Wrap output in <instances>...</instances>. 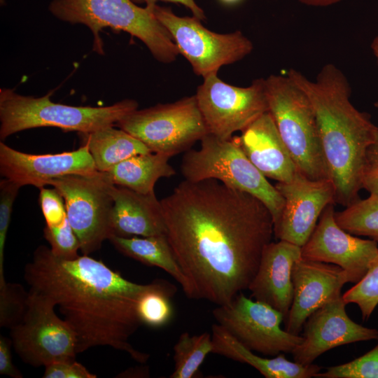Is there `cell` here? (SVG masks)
<instances>
[{"label": "cell", "instance_id": "cell-23", "mask_svg": "<svg viewBox=\"0 0 378 378\" xmlns=\"http://www.w3.org/2000/svg\"><path fill=\"white\" fill-rule=\"evenodd\" d=\"M170 157L157 153L137 154L119 162L107 172L113 183L136 192L153 193L157 181L176 174Z\"/></svg>", "mask_w": 378, "mask_h": 378}, {"label": "cell", "instance_id": "cell-27", "mask_svg": "<svg viewBox=\"0 0 378 378\" xmlns=\"http://www.w3.org/2000/svg\"><path fill=\"white\" fill-rule=\"evenodd\" d=\"M212 351L211 335L209 332L193 335L183 332L174 346V370L170 377H195L205 358Z\"/></svg>", "mask_w": 378, "mask_h": 378}, {"label": "cell", "instance_id": "cell-32", "mask_svg": "<svg viewBox=\"0 0 378 378\" xmlns=\"http://www.w3.org/2000/svg\"><path fill=\"white\" fill-rule=\"evenodd\" d=\"M43 236L52 253L60 258L74 259L79 256L80 242L68 219L57 226H46Z\"/></svg>", "mask_w": 378, "mask_h": 378}, {"label": "cell", "instance_id": "cell-4", "mask_svg": "<svg viewBox=\"0 0 378 378\" xmlns=\"http://www.w3.org/2000/svg\"><path fill=\"white\" fill-rule=\"evenodd\" d=\"M156 3L140 7L132 0H52L50 12L57 19L88 27L93 35L92 50L104 55L100 32L110 27L138 38L153 57L170 63L180 54L172 36L153 13Z\"/></svg>", "mask_w": 378, "mask_h": 378}, {"label": "cell", "instance_id": "cell-30", "mask_svg": "<svg viewBox=\"0 0 378 378\" xmlns=\"http://www.w3.org/2000/svg\"><path fill=\"white\" fill-rule=\"evenodd\" d=\"M29 292L17 283L0 285V326L13 327L22 319L28 305Z\"/></svg>", "mask_w": 378, "mask_h": 378}, {"label": "cell", "instance_id": "cell-6", "mask_svg": "<svg viewBox=\"0 0 378 378\" xmlns=\"http://www.w3.org/2000/svg\"><path fill=\"white\" fill-rule=\"evenodd\" d=\"M270 113L298 170L314 180L330 178L317 122L306 94L288 76L265 79Z\"/></svg>", "mask_w": 378, "mask_h": 378}, {"label": "cell", "instance_id": "cell-39", "mask_svg": "<svg viewBox=\"0 0 378 378\" xmlns=\"http://www.w3.org/2000/svg\"><path fill=\"white\" fill-rule=\"evenodd\" d=\"M367 158L368 164H378V126L374 141L368 150Z\"/></svg>", "mask_w": 378, "mask_h": 378}, {"label": "cell", "instance_id": "cell-29", "mask_svg": "<svg viewBox=\"0 0 378 378\" xmlns=\"http://www.w3.org/2000/svg\"><path fill=\"white\" fill-rule=\"evenodd\" d=\"M342 298L346 304L358 306L363 320L367 321L370 317L378 305V253L365 276L347 290Z\"/></svg>", "mask_w": 378, "mask_h": 378}, {"label": "cell", "instance_id": "cell-9", "mask_svg": "<svg viewBox=\"0 0 378 378\" xmlns=\"http://www.w3.org/2000/svg\"><path fill=\"white\" fill-rule=\"evenodd\" d=\"M65 204L67 219L80 242V251L89 255L111 237L113 206V183L107 172L71 174L50 180Z\"/></svg>", "mask_w": 378, "mask_h": 378}, {"label": "cell", "instance_id": "cell-42", "mask_svg": "<svg viewBox=\"0 0 378 378\" xmlns=\"http://www.w3.org/2000/svg\"><path fill=\"white\" fill-rule=\"evenodd\" d=\"M222 2L227 4H231L239 1V0H220Z\"/></svg>", "mask_w": 378, "mask_h": 378}, {"label": "cell", "instance_id": "cell-19", "mask_svg": "<svg viewBox=\"0 0 378 378\" xmlns=\"http://www.w3.org/2000/svg\"><path fill=\"white\" fill-rule=\"evenodd\" d=\"M301 258L300 246L284 240L271 241L265 247L248 288L255 300L279 311L285 320L293 298L292 269Z\"/></svg>", "mask_w": 378, "mask_h": 378}, {"label": "cell", "instance_id": "cell-8", "mask_svg": "<svg viewBox=\"0 0 378 378\" xmlns=\"http://www.w3.org/2000/svg\"><path fill=\"white\" fill-rule=\"evenodd\" d=\"M116 126L152 152L172 157L187 151L209 134L195 95L132 111Z\"/></svg>", "mask_w": 378, "mask_h": 378}, {"label": "cell", "instance_id": "cell-43", "mask_svg": "<svg viewBox=\"0 0 378 378\" xmlns=\"http://www.w3.org/2000/svg\"><path fill=\"white\" fill-rule=\"evenodd\" d=\"M374 106L378 108V101L377 102L374 103Z\"/></svg>", "mask_w": 378, "mask_h": 378}, {"label": "cell", "instance_id": "cell-31", "mask_svg": "<svg viewBox=\"0 0 378 378\" xmlns=\"http://www.w3.org/2000/svg\"><path fill=\"white\" fill-rule=\"evenodd\" d=\"M316 378H378V344L354 360L327 368L317 373Z\"/></svg>", "mask_w": 378, "mask_h": 378}, {"label": "cell", "instance_id": "cell-20", "mask_svg": "<svg viewBox=\"0 0 378 378\" xmlns=\"http://www.w3.org/2000/svg\"><path fill=\"white\" fill-rule=\"evenodd\" d=\"M241 132L233 140L267 178L288 182L299 172L269 111Z\"/></svg>", "mask_w": 378, "mask_h": 378}, {"label": "cell", "instance_id": "cell-3", "mask_svg": "<svg viewBox=\"0 0 378 378\" xmlns=\"http://www.w3.org/2000/svg\"><path fill=\"white\" fill-rule=\"evenodd\" d=\"M287 76L312 104L335 188V202L348 206L359 199L368 150L374 141L377 126L352 104L347 78L335 64H325L314 81L295 69H290Z\"/></svg>", "mask_w": 378, "mask_h": 378}, {"label": "cell", "instance_id": "cell-36", "mask_svg": "<svg viewBox=\"0 0 378 378\" xmlns=\"http://www.w3.org/2000/svg\"><path fill=\"white\" fill-rule=\"evenodd\" d=\"M11 346V339L0 336V374L13 378H22V374L12 361Z\"/></svg>", "mask_w": 378, "mask_h": 378}, {"label": "cell", "instance_id": "cell-10", "mask_svg": "<svg viewBox=\"0 0 378 378\" xmlns=\"http://www.w3.org/2000/svg\"><path fill=\"white\" fill-rule=\"evenodd\" d=\"M153 13L170 34L179 53L190 62L193 71L204 78L217 74L222 66L243 59L253 50L252 42L240 31L216 33L205 28L195 16L180 17L156 4Z\"/></svg>", "mask_w": 378, "mask_h": 378}, {"label": "cell", "instance_id": "cell-22", "mask_svg": "<svg viewBox=\"0 0 378 378\" xmlns=\"http://www.w3.org/2000/svg\"><path fill=\"white\" fill-rule=\"evenodd\" d=\"M213 354L248 364L266 378L314 377L321 367L313 363L302 365L288 360L284 353L272 358H262L247 349L220 325L211 327Z\"/></svg>", "mask_w": 378, "mask_h": 378}, {"label": "cell", "instance_id": "cell-34", "mask_svg": "<svg viewBox=\"0 0 378 378\" xmlns=\"http://www.w3.org/2000/svg\"><path fill=\"white\" fill-rule=\"evenodd\" d=\"M39 204L44 216L46 225L49 227L59 225L66 219L64 200L59 192L52 189L41 188Z\"/></svg>", "mask_w": 378, "mask_h": 378}, {"label": "cell", "instance_id": "cell-41", "mask_svg": "<svg viewBox=\"0 0 378 378\" xmlns=\"http://www.w3.org/2000/svg\"><path fill=\"white\" fill-rule=\"evenodd\" d=\"M371 48L378 63V35L372 41L371 44Z\"/></svg>", "mask_w": 378, "mask_h": 378}, {"label": "cell", "instance_id": "cell-38", "mask_svg": "<svg viewBox=\"0 0 378 378\" xmlns=\"http://www.w3.org/2000/svg\"><path fill=\"white\" fill-rule=\"evenodd\" d=\"M135 4L156 3L157 1H164L175 4H180L188 8L193 14V16L200 20L206 19L204 10L196 4L195 0H132Z\"/></svg>", "mask_w": 378, "mask_h": 378}, {"label": "cell", "instance_id": "cell-14", "mask_svg": "<svg viewBox=\"0 0 378 378\" xmlns=\"http://www.w3.org/2000/svg\"><path fill=\"white\" fill-rule=\"evenodd\" d=\"M334 204H328L307 241L301 247L305 260L336 265L356 284L365 276L378 253L377 242L346 232L336 222Z\"/></svg>", "mask_w": 378, "mask_h": 378}, {"label": "cell", "instance_id": "cell-18", "mask_svg": "<svg viewBox=\"0 0 378 378\" xmlns=\"http://www.w3.org/2000/svg\"><path fill=\"white\" fill-rule=\"evenodd\" d=\"M292 280L293 298L285 320V330L294 335H299L314 312L340 295L343 286L349 282L340 267L302 258L293 267Z\"/></svg>", "mask_w": 378, "mask_h": 378}, {"label": "cell", "instance_id": "cell-25", "mask_svg": "<svg viewBox=\"0 0 378 378\" xmlns=\"http://www.w3.org/2000/svg\"><path fill=\"white\" fill-rule=\"evenodd\" d=\"M108 240L125 255L165 271L180 284L186 294L188 290L187 279L174 257L165 234L131 237L112 235Z\"/></svg>", "mask_w": 378, "mask_h": 378}, {"label": "cell", "instance_id": "cell-17", "mask_svg": "<svg viewBox=\"0 0 378 378\" xmlns=\"http://www.w3.org/2000/svg\"><path fill=\"white\" fill-rule=\"evenodd\" d=\"M97 170L86 145L56 154H29L0 142V174L21 186L38 188L56 178L71 174H90Z\"/></svg>", "mask_w": 378, "mask_h": 378}, {"label": "cell", "instance_id": "cell-26", "mask_svg": "<svg viewBox=\"0 0 378 378\" xmlns=\"http://www.w3.org/2000/svg\"><path fill=\"white\" fill-rule=\"evenodd\" d=\"M176 290L173 284L162 279L148 284L136 303V313L141 324L152 328L167 324L173 316L171 300Z\"/></svg>", "mask_w": 378, "mask_h": 378}, {"label": "cell", "instance_id": "cell-11", "mask_svg": "<svg viewBox=\"0 0 378 378\" xmlns=\"http://www.w3.org/2000/svg\"><path fill=\"white\" fill-rule=\"evenodd\" d=\"M48 297L29 290L22 321L10 329L13 346L24 363L34 367L76 360V338L70 326L56 314Z\"/></svg>", "mask_w": 378, "mask_h": 378}, {"label": "cell", "instance_id": "cell-13", "mask_svg": "<svg viewBox=\"0 0 378 378\" xmlns=\"http://www.w3.org/2000/svg\"><path fill=\"white\" fill-rule=\"evenodd\" d=\"M212 314L217 323L241 344L265 356L292 353L303 340L302 336L281 329L285 320L281 312L241 292L230 303L217 306Z\"/></svg>", "mask_w": 378, "mask_h": 378}, {"label": "cell", "instance_id": "cell-1", "mask_svg": "<svg viewBox=\"0 0 378 378\" xmlns=\"http://www.w3.org/2000/svg\"><path fill=\"white\" fill-rule=\"evenodd\" d=\"M160 203L188 298L223 305L248 289L274 235L262 202L210 178L183 180Z\"/></svg>", "mask_w": 378, "mask_h": 378}, {"label": "cell", "instance_id": "cell-7", "mask_svg": "<svg viewBox=\"0 0 378 378\" xmlns=\"http://www.w3.org/2000/svg\"><path fill=\"white\" fill-rule=\"evenodd\" d=\"M200 141L198 150L189 149L182 158L181 172L184 180L216 179L255 196L270 210L274 228L284 205L275 186L248 160L232 138L226 140L207 134Z\"/></svg>", "mask_w": 378, "mask_h": 378}, {"label": "cell", "instance_id": "cell-21", "mask_svg": "<svg viewBox=\"0 0 378 378\" xmlns=\"http://www.w3.org/2000/svg\"><path fill=\"white\" fill-rule=\"evenodd\" d=\"M111 236L122 237L166 235L160 200L155 192L143 194L114 186Z\"/></svg>", "mask_w": 378, "mask_h": 378}, {"label": "cell", "instance_id": "cell-40", "mask_svg": "<svg viewBox=\"0 0 378 378\" xmlns=\"http://www.w3.org/2000/svg\"><path fill=\"white\" fill-rule=\"evenodd\" d=\"M302 4L314 7H326L340 2L342 0H298Z\"/></svg>", "mask_w": 378, "mask_h": 378}, {"label": "cell", "instance_id": "cell-15", "mask_svg": "<svg viewBox=\"0 0 378 378\" xmlns=\"http://www.w3.org/2000/svg\"><path fill=\"white\" fill-rule=\"evenodd\" d=\"M276 188L284 200L283 211L274 226V235L302 247L312 234L318 219L330 204L335 203V188L330 178L314 180L298 172Z\"/></svg>", "mask_w": 378, "mask_h": 378}, {"label": "cell", "instance_id": "cell-35", "mask_svg": "<svg viewBox=\"0 0 378 378\" xmlns=\"http://www.w3.org/2000/svg\"><path fill=\"white\" fill-rule=\"evenodd\" d=\"M85 366L74 360H63L45 366L43 378H96Z\"/></svg>", "mask_w": 378, "mask_h": 378}, {"label": "cell", "instance_id": "cell-5", "mask_svg": "<svg viewBox=\"0 0 378 378\" xmlns=\"http://www.w3.org/2000/svg\"><path fill=\"white\" fill-rule=\"evenodd\" d=\"M51 94L34 97L1 88V140L22 130L44 127L89 133L116 125L139 106L136 101L126 99L106 106H74L52 102Z\"/></svg>", "mask_w": 378, "mask_h": 378}, {"label": "cell", "instance_id": "cell-28", "mask_svg": "<svg viewBox=\"0 0 378 378\" xmlns=\"http://www.w3.org/2000/svg\"><path fill=\"white\" fill-rule=\"evenodd\" d=\"M337 223L346 232L368 237L378 242V200L371 195L358 199L346 209L335 212Z\"/></svg>", "mask_w": 378, "mask_h": 378}, {"label": "cell", "instance_id": "cell-12", "mask_svg": "<svg viewBox=\"0 0 378 378\" xmlns=\"http://www.w3.org/2000/svg\"><path fill=\"white\" fill-rule=\"evenodd\" d=\"M209 134L229 140L268 111L265 79L248 87L225 83L217 74L204 78L195 94Z\"/></svg>", "mask_w": 378, "mask_h": 378}, {"label": "cell", "instance_id": "cell-33", "mask_svg": "<svg viewBox=\"0 0 378 378\" xmlns=\"http://www.w3.org/2000/svg\"><path fill=\"white\" fill-rule=\"evenodd\" d=\"M21 187L6 178L0 181V285L6 282L4 272V246L13 202Z\"/></svg>", "mask_w": 378, "mask_h": 378}, {"label": "cell", "instance_id": "cell-37", "mask_svg": "<svg viewBox=\"0 0 378 378\" xmlns=\"http://www.w3.org/2000/svg\"><path fill=\"white\" fill-rule=\"evenodd\" d=\"M362 188L378 200V164H368L362 179Z\"/></svg>", "mask_w": 378, "mask_h": 378}, {"label": "cell", "instance_id": "cell-2", "mask_svg": "<svg viewBox=\"0 0 378 378\" xmlns=\"http://www.w3.org/2000/svg\"><path fill=\"white\" fill-rule=\"evenodd\" d=\"M30 290L50 298L76 338V353L97 346L127 352L146 363L149 355L135 349L130 337L142 325L136 303L148 284L125 279L101 260L88 255L74 259L55 256L41 245L24 270Z\"/></svg>", "mask_w": 378, "mask_h": 378}, {"label": "cell", "instance_id": "cell-16", "mask_svg": "<svg viewBox=\"0 0 378 378\" xmlns=\"http://www.w3.org/2000/svg\"><path fill=\"white\" fill-rule=\"evenodd\" d=\"M342 295L314 312L303 326V340L292 351L294 361L309 365L333 348L378 340V330L354 322L346 314Z\"/></svg>", "mask_w": 378, "mask_h": 378}, {"label": "cell", "instance_id": "cell-24", "mask_svg": "<svg viewBox=\"0 0 378 378\" xmlns=\"http://www.w3.org/2000/svg\"><path fill=\"white\" fill-rule=\"evenodd\" d=\"M79 134L83 144L88 146L99 172H108L130 157L152 152L140 140L114 126Z\"/></svg>", "mask_w": 378, "mask_h": 378}]
</instances>
